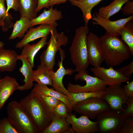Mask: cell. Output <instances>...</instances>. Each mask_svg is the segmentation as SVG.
<instances>
[{
  "instance_id": "cell-1",
  "label": "cell",
  "mask_w": 133,
  "mask_h": 133,
  "mask_svg": "<svg viewBox=\"0 0 133 133\" xmlns=\"http://www.w3.org/2000/svg\"><path fill=\"white\" fill-rule=\"evenodd\" d=\"M32 118L39 133L45 129L54 116L42 99L32 91L19 102Z\"/></svg>"
},
{
  "instance_id": "cell-2",
  "label": "cell",
  "mask_w": 133,
  "mask_h": 133,
  "mask_svg": "<svg viewBox=\"0 0 133 133\" xmlns=\"http://www.w3.org/2000/svg\"><path fill=\"white\" fill-rule=\"evenodd\" d=\"M119 36L106 33L100 38L104 61L108 66H116L130 57L128 47Z\"/></svg>"
},
{
  "instance_id": "cell-3",
  "label": "cell",
  "mask_w": 133,
  "mask_h": 133,
  "mask_svg": "<svg viewBox=\"0 0 133 133\" xmlns=\"http://www.w3.org/2000/svg\"><path fill=\"white\" fill-rule=\"evenodd\" d=\"M89 31L88 26H82L75 30L69 49L70 59L78 73L86 70L89 65L87 39Z\"/></svg>"
},
{
  "instance_id": "cell-4",
  "label": "cell",
  "mask_w": 133,
  "mask_h": 133,
  "mask_svg": "<svg viewBox=\"0 0 133 133\" xmlns=\"http://www.w3.org/2000/svg\"><path fill=\"white\" fill-rule=\"evenodd\" d=\"M7 112V117L19 133H39L30 115L19 102H9Z\"/></svg>"
},
{
  "instance_id": "cell-5",
  "label": "cell",
  "mask_w": 133,
  "mask_h": 133,
  "mask_svg": "<svg viewBox=\"0 0 133 133\" xmlns=\"http://www.w3.org/2000/svg\"><path fill=\"white\" fill-rule=\"evenodd\" d=\"M50 33V37L47 42V48L42 53L40 59V64L46 65L50 70L53 71L56 53L61 46L67 45L68 39L63 32L58 33L56 28L51 30Z\"/></svg>"
},
{
  "instance_id": "cell-6",
  "label": "cell",
  "mask_w": 133,
  "mask_h": 133,
  "mask_svg": "<svg viewBox=\"0 0 133 133\" xmlns=\"http://www.w3.org/2000/svg\"><path fill=\"white\" fill-rule=\"evenodd\" d=\"M74 79L76 81H85L86 84L81 86L68 83L67 89L71 93L102 91H104L107 87L104 81L96 77L89 75L86 70L78 73L74 76Z\"/></svg>"
},
{
  "instance_id": "cell-7",
  "label": "cell",
  "mask_w": 133,
  "mask_h": 133,
  "mask_svg": "<svg viewBox=\"0 0 133 133\" xmlns=\"http://www.w3.org/2000/svg\"><path fill=\"white\" fill-rule=\"evenodd\" d=\"M109 105L101 98L91 97L76 103L73 111L89 117L96 118L102 113L110 110Z\"/></svg>"
},
{
  "instance_id": "cell-8",
  "label": "cell",
  "mask_w": 133,
  "mask_h": 133,
  "mask_svg": "<svg viewBox=\"0 0 133 133\" xmlns=\"http://www.w3.org/2000/svg\"><path fill=\"white\" fill-rule=\"evenodd\" d=\"M125 118L120 112L109 110L96 118L99 132L101 133H119Z\"/></svg>"
},
{
  "instance_id": "cell-9",
  "label": "cell",
  "mask_w": 133,
  "mask_h": 133,
  "mask_svg": "<svg viewBox=\"0 0 133 133\" xmlns=\"http://www.w3.org/2000/svg\"><path fill=\"white\" fill-rule=\"evenodd\" d=\"M128 98L121 84H116L107 87L102 98L110 110L121 113Z\"/></svg>"
},
{
  "instance_id": "cell-10",
  "label": "cell",
  "mask_w": 133,
  "mask_h": 133,
  "mask_svg": "<svg viewBox=\"0 0 133 133\" xmlns=\"http://www.w3.org/2000/svg\"><path fill=\"white\" fill-rule=\"evenodd\" d=\"M66 120L71 125V128L76 133H94L99 132L98 123L92 121L86 116L82 115L78 118L76 114L69 113Z\"/></svg>"
},
{
  "instance_id": "cell-11",
  "label": "cell",
  "mask_w": 133,
  "mask_h": 133,
  "mask_svg": "<svg viewBox=\"0 0 133 133\" xmlns=\"http://www.w3.org/2000/svg\"><path fill=\"white\" fill-rule=\"evenodd\" d=\"M91 70L94 76L104 81L107 86L116 84H121L127 82L130 78H127L114 69L113 67L110 66L106 68L100 66L92 67Z\"/></svg>"
},
{
  "instance_id": "cell-12",
  "label": "cell",
  "mask_w": 133,
  "mask_h": 133,
  "mask_svg": "<svg viewBox=\"0 0 133 133\" xmlns=\"http://www.w3.org/2000/svg\"><path fill=\"white\" fill-rule=\"evenodd\" d=\"M59 50L61 60L58 61L59 68L55 72L53 71L50 70L49 73L52 80L53 88L56 91L69 97L70 93L64 85L63 79L65 75H71L75 71L71 68L65 69L64 68L63 65V61L65 57L64 52L61 48Z\"/></svg>"
},
{
  "instance_id": "cell-13",
  "label": "cell",
  "mask_w": 133,
  "mask_h": 133,
  "mask_svg": "<svg viewBox=\"0 0 133 133\" xmlns=\"http://www.w3.org/2000/svg\"><path fill=\"white\" fill-rule=\"evenodd\" d=\"M87 48L89 64L94 67L100 66L104 59L100 38L93 33L88 35Z\"/></svg>"
},
{
  "instance_id": "cell-14",
  "label": "cell",
  "mask_w": 133,
  "mask_h": 133,
  "mask_svg": "<svg viewBox=\"0 0 133 133\" xmlns=\"http://www.w3.org/2000/svg\"><path fill=\"white\" fill-rule=\"evenodd\" d=\"M133 15L124 18H121L115 21L106 19L94 13L92 16L93 24L99 25L105 30L106 33L113 36H119L120 31L124 25L129 21L133 19Z\"/></svg>"
},
{
  "instance_id": "cell-15",
  "label": "cell",
  "mask_w": 133,
  "mask_h": 133,
  "mask_svg": "<svg viewBox=\"0 0 133 133\" xmlns=\"http://www.w3.org/2000/svg\"><path fill=\"white\" fill-rule=\"evenodd\" d=\"M58 25L57 23L53 24H41L36 28H29L23 38L17 43L15 45L17 49H21L25 44L35 40L47 36L50 33V31Z\"/></svg>"
},
{
  "instance_id": "cell-16",
  "label": "cell",
  "mask_w": 133,
  "mask_h": 133,
  "mask_svg": "<svg viewBox=\"0 0 133 133\" xmlns=\"http://www.w3.org/2000/svg\"><path fill=\"white\" fill-rule=\"evenodd\" d=\"M20 87L16 79L6 76L0 80V110L10 97Z\"/></svg>"
},
{
  "instance_id": "cell-17",
  "label": "cell",
  "mask_w": 133,
  "mask_h": 133,
  "mask_svg": "<svg viewBox=\"0 0 133 133\" xmlns=\"http://www.w3.org/2000/svg\"><path fill=\"white\" fill-rule=\"evenodd\" d=\"M63 16L61 11L50 7L48 10L44 9L43 12L35 18L31 20L32 27L37 25L53 24L57 21L62 19Z\"/></svg>"
},
{
  "instance_id": "cell-18",
  "label": "cell",
  "mask_w": 133,
  "mask_h": 133,
  "mask_svg": "<svg viewBox=\"0 0 133 133\" xmlns=\"http://www.w3.org/2000/svg\"><path fill=\"white\" fill-rule=\"evenodd\" d=\"M31 91L55 98L66 104L69 113L72 112L73 111L70 98L56 91L53 88H49L47 85L37 83L34 84Z\"/></svg>"
},
{
  "instance_id": "cell-19",
  "label": "cell",
  "mask_w": 133,
  "mask_h": 133,
  "mask_svg": "<svg viewBox=\"0 0 133 133\" xmlns=\"http://www.w3.org/2000/svg\"><path fill=\"white\" fill-rule=\"evenodd\" d=\"M18 55L14 50L0 48V71L11 72L15 69Z\"/></svg>"
},
{
  "instance_id": "cell-20",
  "label": "cell",
  "mask_w": 133,
  "mask_h": 133,
  "mask_svg": "<svg viewBox=\"0 0 133 133\" xmlns=\"http://www.w3.org/2000/svg\"><path fill=\"white\" fill-rule=\"evenodd\" d=\"M18 59L20 60L22 62V66L19 68V70L24 78L23 81L24 83L20 86L19 90L23 91L30 89L33 85V67L26 57L18 55Z\"/></svg>"
},
{
  "instance_id": "cell-21",
  "label": "cell",
  "mask_w": 133,
  "mask_h": 133,
  "mask_svg": "<svg viewBox=\"0 0 133 133\" xmlns=\"http://www.w3.org/2000/svg\"><path fill=\"white\" fill-rule=\"evenodd\" d=\"M66 118L54 116L49 126L42 133H74Z\"/></svg>"
},
{
  "instance_id": "cell-22",
  "label": "cell",
  "mask_w": 133,
  "mask_h": 133,
  "mask_svg": "<svg viewBox=\"0 0 133 133\" xmlns=\"http://www.w3.org/2000/svg\"><path fill=\"white\" fill-rule=\"evenodd\" d=\"M71 4L79 7L81 10L85 26H88L92 19L91 11L93 8L100 1V0H69Z\"/></svg>"
},
{
  "instance_id": "cell-23",
  "label": "cell",
  "mask_w": 133,
  "mask_h": 133,
  "mask_svg": "<svg viewBox=\"0 0 133 133\" xmlns=\"http://www.w3.org/2000/svg\"><path fill=\"white\" fill-rule=\"evenodd\" d=\"M48 36L42 38L41 39L35 44L31 45L29 43L25 45L20 55L26 57L32 67H34V59L38 52L47 44Z\"/></svg>"
},
{
  "instance_id": "cell-24",
  "label": "cell",
  "mask_w": 133,
  "mask_h": 133,
  "mask_svg": "<svg viewBox=\"0 0 133 133\" xmlns=\"http://www.w3.org/2000/svg\"><path fill=\"white\" fill-rule=\"evenodd\" d=\"M17 0L20 17H25L32 20L37 17V0Z\"/></svg>"
},
{
  "instance_id": "cell-25",
  "label": "cell",
  "mask_w": 133,
  "mask_h": 133,
  "mask_svg": "<svg viewBox=\"0 0 133 133\" xmlns=\"http://www.w3.org/2000/svg\"><path fill=\"white\" fill-rule=\"evenodd\" d=\"M32 27L31 19L25 17H20L15 23L9 39H14L17 37L23 38L25 33Z\"/></svg>"
},
{
  "instance_id": "cell-26",
  "label": "cell",
  "mask_w": 133,
  "mask_h": 133,
  "mask_svg": "<svg viewBox=\"0 0 133 133\" xmlns=\"http://www.w3.org/2000/svg\"><path fill=\"white\" fill-rule=\"evenodd\" d=\"M49 70L45 65L40 64L36 70H33V81L37 83L52 86V82L49 73Z\"/></svg>"
},
{
  "instance_id": "cell-27",
  "label": "cell",
  "mask_w": 133,
  "mask_h": 133,
  "mask_svg": "<svg viewBox=\"0 0 133 133\" xmlns=\"http://www.w3.org/2000/svg\"><path fill=\"white\" fill-rule=\"evenodd\" d=\"M133 0H114L109 5L100 8L97 13L103 18L109 20L112 16L118 12L127 1Z\"/></svg>"
},
{
  "instance_id": "cell-28",
  "label": "cell",
  "mask_w": 133,
  "mask_h": 133,
  "mask_svg": "<svg viewBox=\"0 0 133 133\" xmlns=\"http://www.w3.org/2000/svg\"><path fill=\"white\" fill-rule=\"evenodd\" d=\"M122 39L126 44L130 52L133 55V19L127 22L121 28L119 33Z\"/></svg>"
},
{
  "instance_id": "cell-29",
  "label": "cell",
  "mask_w": 133,
  "mask_h": 133,
  "mask_svg": "<svg viewBox=\"0 0 133 133\" xmlns=\"http://www.w3.org/2000/svg\"><path fill=\"white\" fill-rule=\"evenodd\" d=\"M104 91L97 92H81L77 93L70 92L72 105L73 107L77 103L91 97L102 98Z\"/></svg>"
},
{
  "instance_id": "cell-30",
  "label": "cell",
  "mask_w": 133,
  "mask_h": 133,
  "mask_svg": "<svg viewBox=\"0 0 133 133\" xmlns=\"http://www.w3.org/2000/svg\"><path fill=\"white\" fill-rule=\"evenodd\" d=\"M0 133H19L9 119L4 117L0 120Z\"/></svg>"
},
{
  "instance_id": "cell-31",
  "label": "cell",
  "mask_w": 133,
  "mask_h": 133,
  "mask_svg": "<svg viewBox=\"0 0 133 133\" xmlns=\"http://www.w3.org/2000/svg\"><path fill=\"white\" fill-rule=\"evenodd\" d=\"M52 112L56 116L65 118L67 117L69 113L66 105L61 101L55 107Z\"/></svg>"
},
{
  "instance_id": "cell-32",
  "label": "cell",
  "mask_w": 133,
  "mask_h": 133,
  "mask_svg": "<svg viewBox=\"0 0 133 133\" xmlns=\"http://www.w3.org/2000/svg\"><path fill=\"white\" fill-rule=\"evenodd\" d=\"M35 93L37 94L42 99L46 105L52 112L55 107L61 101L55 98L50 96L39 93Z\"/></svg>"
},
{
  "instance_id": "cell-33",
  "label": "cell",
  "mask_w": 133,
  "mask_h": 133,
  "mask_svg": "<svg viewBox=\"0 0 133 133\" xmlns=\"http://www.w3.org/2000/svg\"><path fill=\"white\" fill-rule=\"evenodd\" d=\"M133 133V116L125 118L119 133Z\"/></svg>"
},
{
  "instance_id": "cell-34",
  "label": "cell",
  "mask_w": 133,
  "mask_h": 133,
  "mask_svg": "<svg viewBox=\"0 0 133 133\" xmlns=\"http://www.w3.org/2000/svg\"><path fill=\"white\" fill-rule=\"evenodd\" d=\"M116 70L125 77L130 78L133 73V60L127 65Z\"/></svg>"
},
{
  "instance_id": "cell-35",
  "label": "cell",
  "mask_w": 133,
  "mask_h": 133,
  "mask_svg": "<svg viewBox=\"0 0 133 133\" xmlns=\"http://www.w3.org/2000/svg\"><path fill=\"white\" fill-rule=\"evenodd\" d=\"M126 107L121 113L124 117L133 116V97H129L126 103Z\"/></svg>"
},
{
  "instance_id": "cell-36",
  "label": "cell",
  "mask_w": 133,
  "mask_h": 133,
  "mask_svg": "<svg viewBox=\"0 0 133 133\" xmlns=\"http://www.w3.org/2000/svg\"><path fill=\"white\" fill-rule=\"evenodd\" d=\"M124 4V5L121 8L120 11L125 16H129L133 15V1H128Z\"/></svg>"
},
{
  "instance_id": "cell-37",
  "label": "cell",
  "mask_w": 133,
  "mask_h": 133,
  "mask_svg": "<svg viewBox=\"0 0 133 133\" xmlns=\"http://www.w3.org/2000/svg\"><path fill=\"white\" fill-rule=\"evenodd\" d=\"M5 0H0V20L4 22V20L6 18H11L12 17L7 13L5 5Z\"/></svg>"
},
{
  "instance_id": "cell-38",
  "label": "cell",
  "mask_w": 133,
  "mask_h": 133,
  "mask_svg": "<svg viewBox=\"0 0 133 133\" xmlns=\"http://www.w3.org/2000/svg\"><path fill=\"white\" fill-rule=\"evenodd\" d=\"M7 4L6 11L7 13L12 9L16 11H18L19 5L17 0H5Z\"/></svg>"
},
{
  "instance_id": "cell-39",
  "label": "cell",
  "mask_w": 133,
  "mask_h": 133,
  "mask_svg": "<svg viewBox=\"0 0 133 133\" xmlns=\"http://www.w3.org/2000/svg\"><path fill=\"white\" fill-rule=\"evenodd\" d=\"M123 87L128 98L133 97V80L124 85Z\"/></svg>"
},
{
  "instance_id": "cell-40",
  "label": "cell",
  "mask_w": 133,
  "mask_h": 133,
  "mask_svg": "<svg viewBox=\"0 0 133 133\" xmlns=\"http://www.w3.org/2000/svg\"><path fill=\"white\" fill-rule=\"evenodd\" d=\"M50 0H37V5L36 11L37 13L43 8L48 9V4Z\"/></svg>"
},
{
  "instance_id": "cell-41",
  "label": "cell",
  "mask_w": 133,
  "mask_h": 133,
  "mask_svg": "<svg viewBox=\"0 0 133 133\" xmlns=\"http://www.w3.org/2000/svg\"><path fill=\"white\" fill-rule=\"evenodd\" d=\"M69 0H50L48 4L49 7L55 5H58L65 3Z\"/></svg>"
},
{
  "instance_id": "cell-42",
  "label": "cell",
  "mask_w": 133,
  "mask_h": 133,
  "mask_svg": "<svg viewBox=\"0 0 133 133\" xmlns=\"http://www.w3.org/2000/svg\"><path fill=\"white\" fill-rule=\"evenodd\" d=\"M4 45V44L3 42L0 41V48H3Z\"/></svg>"
},
{
  "instance_id": "cell-43",
  "label": "cell",
  "mask_w": 133,
  "mask_h": 133,
  "mask_svg": "<svg viewBox=\"0 0 133 133\" xmlns=\"http://www.w3.org/2000/svg\"><path fill=\"white\" fill-rule=\"evenodd\" d=\"M4 25V23L0 20V26L3 27Z\"/></svg>"
},
{
  "instance_id": "cell-44",
  "label": "cell",
  "mask_w": 133,
  "mask_h": 133,
  "mask_svg": "<svg viewBox=\"0 0 133 133\" xmlns=\"http://www.w3.org/2000/svg\"><path fill=\"white\" fill-rule=\"evenodd\" d=\"M0 79H1V76H0Z\"/></svg>"
},
{
  "instance_id": "cell-45",
  "label": "cell",
  "mask_w": 133,
  "mask_h": 133,
  "mask_svg": "<svg viewBox=\"0 0 133 133\" xmlns=\"http://www.w3.org/2000/svg\"><path fill=\"white\" fill-rule=\"evenodd\" d=\"M102 0H100V1H101Z\"/></svg>"
}]
</instances>
